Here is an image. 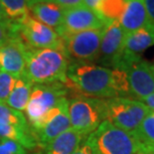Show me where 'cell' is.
I'll use <instances>...</instances> for the list:
<instances>
[{
	"label": "cell",
	"mask_w": 154,
	"mask_h": 154,
	"mask_svg": "<svg viewBox=\"0 0 154 154\" xmlns=\"http://www.w3.org/2000/svg\"><path fill=\"white\" fill-rule=\"evenodd\" d=\"M67 85L78 94L96 99H132L123 71L94 63L71 62L67 71Z\"/></svg>",
	"instance_id": "obj_1"
},
{
	"label": "cell",
	"mask_w": 154,
	"mask_h": 154,
	"mask_svg": "<svg viewBox=\"0 0 154 154\" xmlns=\"http://www.w3.org/2000/svg\"><path fill=\"white\" fill-rule=\"evenodd\" d=\"M69 63L63 49H34L27 46L24 77L32 84H67Z\"/></svg>",
	"instance_id": "obj_2"
},
{
	"label": "cell",
	"mask_w": 154,
	"mask_h": 154,
	"mask_svg": "<svg viewBox=\"0 0 154 154\" xmlns=\"http://www.w3.org/2000/svg\"><path fill=\"white\" fill-rule=\"evenodd\" d=\"M87 140L96 154H137L142 149L134 134L113 125L109 120H103Z\"/></svg>",
	"instance_id": "obj_3"
},
{
	"label": "cell",
	"mask_w": 154,
	"mask_h": 154,
	"mask_svg": "<svg viewBox=\"0 0 154 154\" xmlns=\"http://www.w3.org/2000/svg\"><path fill=\"white\" fill-rule=\"evenodd\" d=\"M112 69L125 73L133 100H141L154 93V72L151 64L138 54L123 50Z\"/></svg>",
	"instance_id": "obj_4"
},
{
	"label": "cell",
	"mask_w": 154,
	"mask_h": 154,
	"mask_svg": "<svg viewBox=\"0 0 154 154\" xmlns=\"http://www.w3.org/2000/svg\"><path fill=\"white\" fill-rule=\"evenodd\" d=\"M71 128L88 136L106 120L104 100L76 94L69 100Z\"/></svg>",
	"instance_id": "obj_5"
},
{
	"label": "cell",
	"mask_w": 154,
	"mask_h": 154,
	"mask_svg": "<svg viewBox=\"0 0 154 154\" xmlns=\"http://www.w3.org/2000/svg\"><path fill=\"white\" fill-rule=\"evenodd\" d=\"M71 93L70 88L64 83L33 84L29 101L25 109V116L30 127Z\"/></svg>",
	"instance_id": "obj_6"
},
{
	"label": "cell",
	"mask_w": 154,
	"mask_h": 154,
	"mask_svg": "<svg viewBox=\"0 0 154 154\" xmlns=\"http://www.w3.org/2000/svg\"><path fill=\"white\" fill-rule=\"evenodd\" d=\"M104 106L106 120L132 134L151 111L142 101L128 97L106 99L104 100Z\"/></svg>",
	"instance_id": "obj_7"
},
{
	"label": "cell",
	"mask_w": 154,
	"mask_h": 154,
	"mask_svg": "<svg viewBox=\"0 0 154 154\" xmlns=\"http://www.w3.org/2000/svg\"><path fill=\"white\" fill-rule=\"evenodd\" d=\"M104 27L62 37L64 51L69 59V62H97Z\"/></svg>",
	"instance_id": "obj_8"
},
{
	"label": "cell",
	"mask_w": 154,
	"mask_h": 154,
	"mask_svg": "<svg viewBox=\"0 0 154 154\" xmlns=\"http://www.w3.org/2000/svg\"><path fill=\"white\" fill-rule=\"evenodd\" d=\"M71 127L69 119V100L63 99L31 127L41 150L58 135Z\"/></svg>",
	"instance_id": "obj_9"
},
{
	"label": "cell",
	"mask_w": 154,
	"mask_h": 154,
	"mask_svg": "<svg viewBox=\"0 0 154 154\" xmlns=\"http://www.w3.org/2000/svg\"><path fill=\"white\" fill-rule=\"evenodd\" d=\"M18 35L23 43L34 49H63V40L54 29L29 14L18 22Z\"/></svg>",
	"instance_id": "obj_10"
},
{
	"label": "cell",
	"mask_w": 154,
	"mask_h": 154,
	"mask_svg": "<svg viewBox=\"0 0 154 154\" xmlns=\"http://www.w3.org/2000/svg\"><path fill=\"white\" fill-rule=\"evenodd\" d=\"M106 25V21L91 9L85 5L64 9L63 20L60 27L56 32L60 37H65L80 32L103 28Z\"/></svg>",
	"instance_id": "obj_11"
},
{
	"label": "cell",
	"mask_w": 154,
	"mask_h": 154,
	"mask_svg": "<svg viewBox=\"0 0 154 154\" xmlns=\"http://www.w3.org/2000/svg\"><path fill=\"white\" fill-rule=\"evenodd\" d=\"M125 35L119 21H111L106 25L97 60L100 66L113 68L124 50Z\"/></svg>",
	"instance_id": "obj_12"
},
{
	"label": "cell",
	"mask_w": 154,
	"mask_h": 154,
	"mask_svg": "<svg viewBox=\"0 0 154 154\" xmlns=\"http://www.w3.org/2000/svg\"><path fill=\"white\" fill-rule=\"evenodd\" d=\"M27 45L23 43L20 37L11 38L0 48V70L21 78L25 73V50Z\"/></svg>",
	"instance_id": "obj_13"
},
{
	"label": "cell",
	"mask_w": 154,
	"mask_h": 154,
	"mask_svg": "<svg viewBox=\"0 0 154 154\" xmlns=\"http://www.w3.org/2000/svg\"><path fill=\"white\" fill-rule=\"evenodd\" d=\"M151 22L143 0H125V7L119 19L124 33H131Z\"/></svg>",
	"instance_id": "obj_14"
},
{
	"label": "cell",
	"mask_w": 154,
	"mask_h": 154,
	"mask_svg": "<svg viewBox=\"0 0 154 154\" xmlns=\"http://www.w3.org/2000/svg\"><path fill=\"white\" fill-rule=\"evenodd\" d=\"M86 138L87 136L70 127L46 145L41 152L42 154H72Z\"/></svg>",
	"instance_id": "obj_15"
},
{
	"label": "cell",
	"mask_w": 154,
	"mask_h": 154,
	"mask_svg": "<svg viewBox=\"0 0 154 154\" xmlns=\"http://www.w3.org/2000/svg\"><path fill=\"white\" fill-rule=\"evenodd\" d=\"M29 9L30 15L36 20L56 30L60 27L64 16V9L54 2L40 1L32 4Z\"/></svg>",
	"instance_id": "obj_16"
},
{
	"label": "cell",
	"mask_w": 154,
	"mask_h": 154,
	"mask_svg": "<svg viewBox=\"0 0 154 154\" xmlns=\"http://www.w3.org/2000/svg\"><path fill=\"white\" fill-rule=\"evenodd\" d=\"M154 46V22L125 35L124 50L138 54Z\"/></svg>",
	"instance_id": "obj_17"
},
{
	"label": "cell",
	"mask_w": 154,
	"mask_h": 154,
	"mask_svg": "<svg viewBox=\"0 0 154 154\" xmlns=\"http://www.w3.org/2000/svg\"><path fill=\"white\" fill-rule=\"evenodd\" d=\"M33 84L26 77L16 79L15 85L12 88V91L9 96L6 106L18 111H25L26 106L30 97Z\"/></svg>",
	"instance_id": "obj_18"
},
{
	"label": "cell",
	"mask_w": 154,
	"mask_h": 154,
	"mask_svg": "<svg viewBox=\"0 0 154 154\" xmlns=\"http://www.w3.org/2000/svg\"><path fill=\"white\" fill-rule=\"evenodd\" d=\"M134 136L142 147L154 148V111H150L141 121Z\"/></svg>",
	"instance_id": "obj_19"
},
{
	"label": "cell",
	"mask_w": 154,
	"mask_h": 154,
	"mask_svg": "<svg viewBox=\"0 0 154 154\" xmlns=\"http://www.w3.org/2000/svg\"><path fill=\"white\" fill-rule=\"evenodd\" d=\"M124 7L125 0H103L97 13L107 24L111 21H119Z\"/></svg>",
	"instance_id": "obj_20"
},
{
	"label": "cell",
	"mask_w": 154,
	"mask_h": 154,
	"mask_svg": "<svg viewBox=\"0 0 154 154\" xmlns=\"http://www.w3.org/2000/svg\"><path fill=\"white\" fill-rule=\"evenodd\" d=\"M0 4L8 19L13 22H20L30 14L26 0H0Z\"/></svg>",
	"instance_id": "obj_21"
},
{
	"label": "cell",
	"mask_w": 154,
	"mask_h": 154,
	"mask_svg": "<svg viewBox=\"0 0 154 154\" xmlns=\"http://www.w3.org/2000/svg\"><path fill=\"white\" fill-rule=\"evenodd\" d=\"M0 123H7L23 127L30 126L25 114L9 107L6 104H0Z\"/></svg>",
	"instance_id": "obj_22"
},
{
	"label": "cell",
	"mask_w": 154,
	"mask_h": 154,
	"mask_svg": "<svg viewBox=\"0 0 154 154\" xmlns=\"http://www.w3.org/2000/svg\"><path fill=\"white\" fill-rule=\"evenodd\" d=\"M15 82V77L0 70V104H6L7 103Z\"/></svg>",
	"instance_id": "obj_23"
},
{
	"label": "cell",
	"mask_w": 154,
	"mask_h": 154,
	"mask_svg": "<svg viewBox=\"0 0 154 154\" xmlns=\"http://www.w3.org/2000/svg\"><path fill=\"white\" fill-rule=\"evenodd\" d=\"M0 154H32L20 143L10 139H0Z\"/></svg>",
	"instance_id": "obj_24"
},
{
	"label": "cell",
	"mask_w": 154,
	"mask_h": 154,
	"mask_svg": "<svg viewBox=\"0 0 154 154\" xmlns=\"http://www.w3.org/2000/svg\"><path fill=\"white\" fill-rule=\"evenodd\" d=\"M51 2L56 3L63 9H69L83 5V0H51Z\"/></svg>",
	"instance_id": "obj_25"
},
{
	"label": "cell",
	"mask_w": 154,
	"mask_h": 154,
	"mask_svg": "<svg viewBox=\"0 0 154 154\" xmlns=\"http://www.w3.org/2000/svg\"><path fill=\"white\" fill-rule=\"evenodd\" d=\"M17 37H19V36H17ZM11 38H14V36L11 34L10 30L0 24V48L3 47L5 44H7V42Z\"/></svg>",
	"instance_id": "obj_26"
},
{
	"label": "cell",
	"mask_w": 154,
	"mask_h": 154,
	"mask_svg": "<svg viewBox=\"0 0 154 154\" xmlns=\"http://www.w3.org/2000/svg\"><path fill=\"white\" fill-rule=\"evenodd\" d=\"M72 154H96V153H94L93 147H91L90 142H88L86 138L81 143V145L79 146Z\"/></svg>",
	"instance_id": "obj_27"
},
{
	"label": "cell",
	"mask_w": 154,
	"mask_h": 154,
	"mask_svg": "<svg viewBox=\"0 0 154 154\" xmlns=\"http://www.w3.org/2000/svg\"><path fill=\"white\" fill-rule=\"evenodd\" d=\"M101 1L103 0H83V5L87 6L88 8L91 9L94 12H97Z\"/></svg>",
	"instance_id": "obj_28"
},
{
	"label": "cell",
	"mask_w": 154,
	"mask_h": 154,
	"mask_svg": "<svg viewBox=\"0 0 154 154\" xmlns=\"http://www.w3.org/2000/svg\"><path fill=\"white\" fill-rule=\"evenodd\" d=\"M143 2L150 20L154 22V0H143Z\"/></svg>",
	"instance_id": "obj_29"
},
{
	"label": "cell",
	"mask_w": 154,
	"mask_h": 154,
	"mask_svg": "<svg viewBox=\"0 0 154 154\" xmlns=\"http://www.w3.org/2000/svg\"><path fill=\"white\" fill-rule=\"evenodd\" d=\"M0 24L4 27L8 28L10 30V27H11V24H12V21H10L7 17V15L5 14L4 10H3L1 4H0Z\"/></svg>",
	"instance_id": "obj_30"
},
{
	"label": "cell",
	"mask_w": 154,
	"mask_h": 154,
	"mask_svg": "<svg viewBox=\"0 0 154 154\" xmlns=\"http://www.w3.org/2000/svg\"><path fill=\"white\" fill-rule=\"evenodd\" d=\"M140 101H142L151 111H154V93L149 94L148 97H144V99H142Z\"/></svg>",
	"instance_id": "obj_31"
},
{
	"label": "cell",
	"mask_w": 154,
	"mask_h": 154,
	"mask_svg": "<svg viewBox=\"0 0 154 154\" xmlns=\"http://www.w3.org/2000/svg\"><path fill=\"white\" fill-rule=\"evenodd\" d=\"M137 154H154V148H147V147H142V149Z\"/></svg>",
	"instance_id": "obj_32"
},
{
	"label": "cell",
	"mask_w": 154,
	"mask_h": 154,
	"mask_svg": "<svg viewBox=\"0 0 154 154\" xmlns=\"http://www.w3.org/2000/svg\"><path fill=\"white\" fill-rule=\"evenodd\" d=\"M27 1V5H28V8L30 7L32 4H34L36 2H40V1H51V0H26Z\"/></svg>",
	"instance_id": "obj_33"
},
{
	"label": "cell",
	"mask_w": 154,
	"mask_h": 154,
	"mask_svg": "<svg viewBox=\"0 0 154 154\" xmlns=\"http://www.w3.org/2000/svg\"><path fill=\"white\" fill-rule=\"evenodd\" d=\"M151 67H152V70H153V72H154V62L151 64Z\"/></svg>",
	"instance_id": "obj_34"
},
{
	"label": "cell",
	"mask_w": 154,
	"mask_h": 154,
	"mask_svg": "<svg viewBox=\"0 0 154 154\" xmlns=\"http://www.w3.org/2000/svg\"><path fill=\"white\" fill-rule=\"evenodd\" d=\"M32 154H42V152L40 151V152H35V153H32Z\"/></svg>",
	"instance_id": "obj_35"
}]
</instances>
